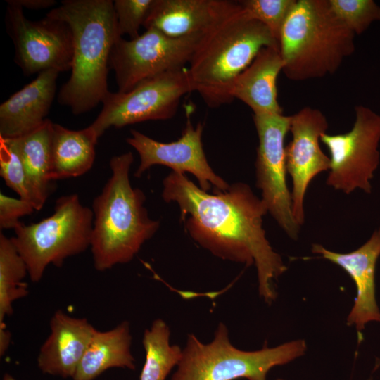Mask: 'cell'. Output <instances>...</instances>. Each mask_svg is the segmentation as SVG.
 Here are the masks:
<instances>
[{"instance_id":"obj_1","label":"cell","mask_w":380,"mask_h":380,"mask_svg":"<svg viewBox=\"0 0 380 380\" xmlns=\"http://www.w3.org/2000/svg\"><path fill=\"white\" fill-rule=\"evenodd\" d=\"M208 194L185 174L172 172L163 180L162 197L178 204L186 230L214 255L257 270L258 293L267 304L277 298L274 281L286 270L262 227L266 205L245 183Z\"/></svg>"},{"instance_id":"obj_2","label":"cell","mask_w":380,"mask_h":380,"mask_svg":"<svg viewBox=\"0 0 380 380\" xmlns=\"http://www.w3.org/2000/svg\"><path fill=\"white\" fill-rule=\"evenodd\" d=\"M46 16L65 22L72 34L71 75L58 94L72 113H86L109 92L107 77L112 48L119 36L111 0H65Z\"/></svg>"},{"instance_id":"obj_3","label":"cell","mask_w":380,"mask_h":380,"mask_svg":"<svg viewBox=\"0 0 380 380\" xmlns=\"http://www.w3.org/2000/svg\"><path fill=\"white\" fill-rule=\"evenodd\" d=\"M133 161L130 151L112 157L111 176L92 202L90 249L99 272L130 262L160 226L148 216L144 192L131 185Z\"/></svg>"},{"instance_id":"obj_4","label":"cell","mask_w":380,"mask_h":380,"mask_svg":"<svg viewBox=\"0 0 380 380\" xmlns=\"http://www.w3.org/2000/svg\"><path fill=\"white\" fill-rule=\"evenodd\" d=\"M265 46L279 48V44L265 25L248 18L240 6L198 43L187 68L192 91L211 108L230 103L233 81Z\"/></svg>"},{"instance_id":"obj_5","label":"cell","mask_w":380,"mask_h":380,"mask_svg":"<svg viewBox=\"0 0 380 380\" xmlns=\"http://www.w3.org/2000/svg\"><path fill=\"white\" fill-rule=\"evenodd\" d=\"M355 35L334 15L328 0H296L279 38L282 72L293 81L334 73L354 52Z\"/></svg>"},{"instance_id":"obj_6","label":"cell","mask_w":380,"mask_h":380,"mask_svg":"<svg viewBox=\"0 0 380 380\" xmlns=\"http://www.w3.org/2000/svg\"><path fill=\"white\" fill-rule=\"evenodd\" d=\"M306 350L304 339L242 350L231 343L228 329L220 322L208 343L201 342L192 334L188 335L182 360L171 380H266L272 367L289 363Z\"/></svg>"},{"instance_id":"obj_7","label":"cell","mask_w":380,"mask_h":380,"mask_svg":"<svg viewBox=\"0 0 380 380\" xmlns=\"http://www.w3.org/2000/svg\"><path fill=\"white\" fill-rule=\"evenodd\" d=\"M93 221L92 210L73 194L58 198L51 215L30 224L21 222L11 239L30 280L39 282L49 265L60 267L67 258L90 248Z\"/></svg>"},{"instance_id":"obj_8","label":"cell","mask_w":380,"mask_h":380,"mask_svg":"<svg viewBox=\"0 0 380 380\" xmlns=\"http://www.w3.org/2000/svg\"><path fill=\"white\" fill-rule=\"evenodd\" d=\"M355 111L350 131L321 136L329 153L326 184L346 194L356 189L370 194L371 181L380 163V115L361 105L355 106Z\"/></svg>"},{"instance_id":"obj_9","label":"cell","mask_w":380,"mask_h":380,"mask_svg":"<svg viewBox=\"0 0 380 380\" xmlns=\"http://www.w3.org/2000/svg\"><path fill=\"white\" fill-rule=\"evenodd\" d=\"M193 91L187 68L146 80L127 92L109 91L89 126L99 138L108 129L148 120H164L177 113L181 99Z\"/></svg>"},{"instance_id":"obj_10","label":"cell","mask_w":380,"mask_h":380,"mask_svg":"<svg viewBox=\"0 0 380 380\" xmlns=\"http://www.w3.org/2000/svg\"><path fill=\"white\" fill-rule=\"evenodd\" d=\"M203 35L174 38L149 28L134 39L119 38L109 61L118 91H129L146 80L185 68Z\"/></svg>"},{"instance_id":"obj_11","label":"cell","mask_w":380,"mask_h":380,"mask_svg":"<svg viewBox=\"0 0 380 380\" xmlns=\"http://www.w3.org/2000/svg\"><path fill=\"white\" fill-rule=\"evenodd\" d=\"M258 146L255 160L256 186L267 212L292 240H297L300 226L292 213L291 191L286 182L285 137L291 116L283 113L253 114Z\"/></svg>"},{"instance_id":"obj_12","label":"cell","mask_w":380,"mask_h":380,"mask_svg":"<svg viewBox=\"0 0 380 380\" xmlns=\"http://www.w3.org/2000/svg\"><path fill=\"white\" fill-rule=\"evenodd\" d=\"M6 2V23L15 47L14 61L24 75L70 70L73 41L69 25L48 16L30 20L20 6L11 0Z\"/></svg>"},{"instance_id":"obj_13","label":"cell","mask_w":380,"mask_h":380,"mask_svg":"<svg viewBox=\"0 0 380 380\" xmlns=\"http://www.w3.org/2000/svg\"><path fill=\"white\" fill-rule=\"evenodd\" d=\"M203 129L202 123L194 127L189 115L181 137L175 141L160 142L131 129V136L126 141L140 157L135 177H140L154 165H161L171 168L172 172L192 174L203 191H209L212 185L214 191H227L230 185L215 174L206 158L202 143Z\"/></svg>"},{"instance_id":"obj_14","label":"cell","mask_w":380,"mask_h":380,"mask_svg":"<svg viewBox=\"0 0 380 380\" xmlns=\"http://www.w3.org/2000/svg\"><path fill=\"white\" fill-rule=\"evenodd\" d=\"M322 112L309 106L291 115L292 139L286 146V168L292 181V213L300 227L305 222L304 200L311 181L329 171V157L321 149L320 138L328 129Z\"/></svg>"},{"instance_id":"obj_15","label":"cell","mask_w":380,"mask_h":380,"mask_svg":"<svg viewBox=\"0 0 380 380\" xmlns=\"http://www.w3.org/2000/svg\"><path fill=\"white\" fill-rule=\"evenodd\" d=\"M312 252L341 267L354 281L357 294L346 324L355 327L360 341L366 324L380 322L375 289L376 266L380 256V226L363 245L350 253H336L319 243L312 245Z\"/></svg>"},{"instance_id":"obj_16","label":"cell","mask_w":380,"mask_h":380,"mask_svg":"<svg viewBox=\"0 0 380 380\" xmlns=\"http://www.w3.org/2000/svg\"><path fill=\"white\" fill-rule=\"evenodd\" d=\"M239 8L238 1L154 0L143 26L174 38L205 34Z\"/></svg>"},{"instance_id":"obj_17","label":"cell","mask_w":380,"mask_h":380,"mask_svg":"<svg viewBox=\"0 0 380 380\" xmlns=\"http://www.w3.org/2000/svg\"><path fill=\"white\" fill-rule=\"evenodd\" d=\"M49 325L37 365L45 374L73 378L96 329L87 319L71 317L61 310L54 312Z\"/></svg>"},{"instance_id":"obj_18","label":"cell","mask_w":380,"mask_h":380,"mask_svg":"<svg viewBox=\"0 0 380 380\" xmlns=\"http://www.w3.org/2000/svg\"><path fill=\"white\" fill-rule=\"evenodd\" d=\"M58 74L53 70L39 73L0 105V137L18 138L43 125L55 96Z\"/></svg>"},{"instance_id":"obj_19","label":"cell","mask_w":380,"mask_h":380,"mask_svg":"<svg viewBox=\"0 0 380 380\" xmlns=\"http://www.w3.org/2000/svg\"><path fill=\"white\" fill-rule=\"evenodd\" d=\"M283 70L279 48L263 47L233 81L229 96L246 104L253 114L283 113L277 100V80Z\"/></svg>"},{"instance_id":"obj_20","label":"cell","mask_w":380,"mask_h":380,"mask_svg":"<svg viewBox=\"0 0 380 380\" xmlns=\"http://www.w3.org/2000/svg\"><path fill=\"white\" fill-rule=\"evenodd\" d=\"M99 137L88 126L69 129L53 122L51 144V181L81 176L93 166Z\"/></svg>"},{"instance_id":"obj_21","label":"cell","mask_w":380,"mask_h":380,"mask_svg":"<svg viewBox=\"0 0 380 380\" xmlns=\"http://www.w3.org/2000/svg\"><path fill=\"white\" fill-rule=\"evenodd\" d=\"M132 336L127 321L94 334L73 376V380H93L113 367L135 369L131 353Z\"/></svg>"},{"instance_id":"obj_22","label":"cell","mask_w":380,"mask_h":380,"mask_svg":"<svg viewBox=\"0 0 380 380\" xmlns=\"http://www.w3.org/2000/svg\"><path fill=\"white\" fill-rule=\"evenodd\" d=\"M52 124L50 120L39 128L12 139L26 170L34 196L37 210L42 209L51 191V144Z\"/></svg>"},{"instance_id":"obj_23","label":"cell","mask_w":380,"mask_h":380,"mask_svg":"<svg viewBox=\"0 0 380 380\" xmlns=\"http://www.w3.org/2000/svg\"><path fill=\"white\" fill-rule=\"evenodd\" d=\"M27 266L11 238L0 234V334L7 333L4 320L13 314V303L29 293Z\"/></svg>"},{"instance_id":"obj_24","label":"cell","mask_w":380,"mask_h":380,"mask_svg":"<svg viewBox=\"0 0 380 380\" xmlns=\"http://www.w3.org/2000/svg\"><path fill=\"white\" fill-rule=\"evenodd\" d=\"M170 330L162 319H155L145 329L142 343L146 353L139 380H165L172 369L182 360L183 350L170 344Z\"/></svg>"},{"instance_id":"obj_25","label":"cell","mask_w":380,"mask_h":380,"mask_svg":"<svg viewBox=\"0 0 380 380\" xmlns=\"http://www.w3.org/2000/svg\"><path fill=\"white\" fill-rule=\"evenodd\" d=\"M0 175L20 198L30 202L37 210L36 200L26 170L12 139L0 137Z\"/></svg>"},{"instance_id":"obj_26","label":"cell","mask_w":380,"mask_h":380,"mask_svg":"<svg viewBox=\"0 0 380 380\" xmlns=\"http://www.w3.org/2000/svg\"><path fill=\"white\" fill-rule=\"evenodd\" d=\"M238 1L246 15L265 25L279 43L284 24L296 0H242Z\"/></svg>"},{"instance_id":"obj_27","label":"cell","mask_w":380,"mask_h":380,"mask_svg":"<svg viewBox=\"0 0 380 380\" xmlns=\"http://www.w3.org/2000/svg\"><path fill=\"white\" fill-rule=\"evenodd\" d=\"M334 15L355 34L380 20V6L373 0H328Z\"/></svg>"},{"instance_id":"obj_28","label":"cell","mask_w":380,"mask_h":380,"mask_svg":"<svg viewBox=\"0 0 380 380\" xmlns=\"http://www.w3.org/2000/svg\"><path fill=\"white\" fill-rule=\"evenodd\" d=\"M154 0H115L113 8L120 37L127 34L131 39L139 35Z\"/></svg>"},{"instance_id":"obj_29","label":"cell","mask_w":380,"mask_h":380,"mask_svg":"<svg viewBox=\"0 0 380 380\" xmlns=\"http://www.w3.org/2000/svg\"><path fill=\"white\" fill-rule=\"evenodd\" d=\"M35 210L29 201L15 198L0 193V228L15 229L20 223V218L32 214Z\"/></svg>"},{"instance_id":"obj_30","label":"cell","mask_w":380,"mask_h":380,"mask_svg":"<svg viewBox=\"0 0 380 380\" xmlns=\"http://www.w3.org/2000/svg\"><path fill=\"white\" fill-rule=\"evenodd\" d=\"M13 4L30 10L46 9L54 6L56 3L54 0H11Z\"/></svg>"},{"instance_id":"obj_31","label":"cell","mask_w":380,"mask_h":380,"mask_svg":"<svg viewBox=\"0 0 380 380\" xmlns=\"http://www.w3.org/2000/svg\"><path fill=\"white\" fill-rule=\"evenodd\" d=\"M2 380H15L11 374H5Z\"/></svg>"},{"instance_id":"obj_32","label":"cell","mask_w":380,"mask_h":380,"mask_svg":"<svg viewBox=\"0 0 380 380\" xmlns=\"http://www.w3.org/2000/svg\"><path fill=\"white\" fill-rule=\"evenodd\" d=\"M276 380H286V379H277Z\"/></svg>"}]
</instances>
